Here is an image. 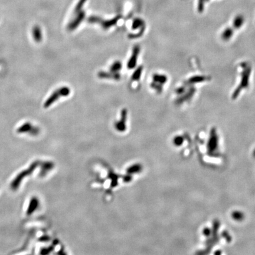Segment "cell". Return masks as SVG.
I'll use <instances>...</instances> for the list:
<instances>
[{
    "label": "cell",
    "mask_w": 255,
    "mask_h": 255,
    "mask_svg": "<svg viewBox=\"0 0 255 255\" xmlns=\"http://www.w3.org/2000/svg\"><path fill=\"white\" fill-rule=\"evenodd\" d=\"M40 161L37 160L35 161L34 162H33L30 165L29 167H28L27 168L25 169L21 172L19 173L11 182V184H10L11 189L14 191H16L17 189L20 187L21 183L22 182L23 180L26 177L30 175L34 171V170L37 168V167L40 165Z\"/></svg>",
    "instance_id": "cell-1"
},
{
    "label": "cell",
    "mask_w": 255,
    "mask_h": 255,
    "mask_svg": "<svg viewBox=\"0 0 255 255\" xmlns=\"http://www.w3.org/2000/svg\"><path fill=\"white\" fill-rule=\"evenodd\" d=\"M40 204V201L39 198L37 197L34 196L30 199L28 208L26 211V214L27 216H31L34 213L35 211L37 210Z\"/></svg>",
    "instance_id": "cell-2"
},
{
    "label": "cell",
    "mask_w": 255,
    "mask_h": 255,
    "mask_svg": "<svg viewBox=\"0 0 255 255\" xmlns=\"http://www.w3.org/2000/svg\"><path fill=\"white\" fill-rule=\"evenodd\" d=\"M140 48L138 46H136L134 47L133 49V52L132 54L131 58H130L128 63V67L129 69H133L137 65V62L138 59V56L140 53Z\"/></svg>",
    "instance_id": "cell-3"
},
{
    "label": "cell",
    "mask_w": 255,
    "mask_h": 255,
    "mask_svg": "<svg viewBox=\"0 0 255 255\" xmlns=\"http://www.w3.org/2000/svg\"><path fill=\"white\" fill-rule=\"evenodd\" d=\"M40 175L42 177L46 175L47 173L51 171L54 167V163L50 161H44L42 163H40Z\"/></svg>",
    "instance_id": "cell-4"
},
{
    "label": "cell",
    "mask_w": 255,
    "mask_h": 255,
    "mask_svg": "<svg viewBox=\"0 0 255 255\" xmlns=\"http://www.w3.org/2000/svg\"><path fill=\"white\" fill-rule=\"evenodd\" d=\"M84 17H85V13L83 11H80L79 13V14H77L76 18L69 24V29L71 30H73L77 27H78L79 25L80 24L83 20Z\"/></svg>",
    "instance_id": "cell-5"
},
{
    "label": "cell",
    "mask_w": 255,
    "mask_h": 255,
    "mask_svg": "<svg viewBox=\"0 0 255 255\" xmlns=\"http://www.w3.org/2000/svg\"><path fill=\"white\" fill-rule=\"evenodd\" d=\"M121 18V16L116 17L115 18L111 19V20H102L100 23L102 26V27L103 28V29H108L109 28L114 26V25H115L117 22L119 21V20Z\"/></svg>",
    "instance_id": "cell-6"
},
{
    "label": "cell",
    "mask_w": 255,
    "mask_h": 255,
    "mask_svg": "<svg viewBox=\"0 0 255 255\" xmlns=\"http://www.w3.org/2000/svg\"><path fill=\"white\" fill-rule=\"evenodd\" d=\"M98 76L100 78H112L115 80H119L120 79V74L114 72H112V73H109L107 72H100L98 74Z\"/></svg>",
    "instance_id": "cell-7"
},
{
    "label": "cell",
    "mask_w": 255,
    "mask_h": 255,
    "mask_svg": "<svg viewBox=\"0 0 255 255\" xmlns=\"http://www.w3.org/2000/svg\"><path fill=\"white\" fill-rule=\"evenodd\" d=\"M126 114L127 111L125 109H123L121 112V120L116 125V128L119 130H124L125 126V122L126 118Z\"/></svg>",
    "instance_id": "cell-8"
},
{
    "label": "cell",
    "mask_w": 255,
    "mask_h": 255,
    "mask_svg": "<svg viewBox=\"0 0 255 255\" xmlns=\"http://www.w3.org/2000/svg\"><path fill=\"white\" fill-rule=\"evenodd\" d=\"M153 80L154 82L159 83L161 84H163L165 83H166L167 81V78L166 76L163 74H156L153 76Z\"/></svg>",
    "instance_id": "cell-9"
},
{
    "label": "cell",
    "mask_w": 255,
    "mask_h": 255,
    "mask_svg": "<svg viewBox=\"0 0 255 255\" xmlns=\"http://www.w3.org/2000/svg\"><path fill=\"white\" fill-rule=\"evenodd\" d=\"M143 26H144V21L140 18H135L133 21L132 25V28H133V30H135L140 27H142Z\"/></svg>",
    "instance_id": "cell-10"
},
{
    "label": "cell",
    "mask_w": 255,
    "mask_h": 255,
    "mask_svg": "<svg viewBox=\"0 0 255 255\" xmlns=\"http://www.w3.org/2000/svg\"><path fill=\"white\" fill-rule=\"evenodd\" d=\"M143 67L142 66H140L133 73V74L132 76V79L133 81H138L141 77V75L142 72Z\"/></svg>",
    "instance_id": "cell-11"
},
{
    "label": "cell",
    "mask_w": 255,
    "mask_h": 255,
    "mask_svg": "<svg viewBox=\"0 0 255 255\" xmlns=\"http://www.w3.org/2000/svg\"><path fill=\"white\" fill-rule=\"evenodd\" d=\"M122 68V64L120 62L116 61L115 62L111 67V70L112 72L114 73H117L118 71H119Z\"/></svg>",
    "instance_id": "cell-12"
},
{
    "label": "cell",
    "mask_w": 255,
    "mask_h": 255,
    "mask_svg": "<svg viewBox=\"0 0 255 255\" xmlns=\"http://www.w3.org/2000/svg\"><path fill=\"white\" fill-rule=\"evenodd\" d=\"M87 1V0H79V1L78 2V3L76 5V7H75L74 9V12L75 13H79L80 11H81L82 8L84 3Z\"/></svg>",
    "instance_id": "cell-13"
},
{
    "label": "cell",
    "mask_w": 255,
    "mask_h": 255,
    "mask_svg": "<svg viewBox=\"0 0 255 255\" xmlns=\"http://www.w3.org/2000/svg\"><path fill=\"white\" fill-rule=\"evenodd\" d=\"M151 86H152V88H154V89H156L158 92H161L162 89H163L162 84H161L159 83H158L155 82L152 83Z\"/></svg>",
    "instance_id": "cell-14"
},
{
    "label": "cell",
    "mask_w": 255,
    "mask_h": 255,
    "mask_svg": "<svg viewBox=\"0 0 255 255\" xmlns=\"http://www.w3.org/2000/svg\"><path fill=\"white\" fill-rule=\"evenodd\" d=\"M88 21L91 23H100L102 20L98 17L92 16L90 18H89Z\"/></svg>",
    "instance_id": "cell-15"
},
{
    "label": "cell",
    "mask_w": 255,
    "mask_h": 255,
    "mask_svg": "<svg viewBox=\"0 0 255 255\" xmlns=\"http://www.w3.org/2000/svg\"><path fill=\"white\" fill-rule=\"evenodd\" d=\"M206 0H198V10L200 12L203 11L204 6V2Z\"/></svg>",
    "instance_id": "cell-16"
},
{
    "label": "cell",
    "mask_w": 255,
    "mask_h": 255,
    "mask_svg": "<svg viewBox=\"0 0 255 255\" xmlns=\"http://www.w3.org/2000/svg\"><path fill=\"white\" fill-rule=\"evenodd\" d=\"M206 1H210V0H206Z\"/></svg>",
    "instance_id": "cell-17"
}]
</instances>
